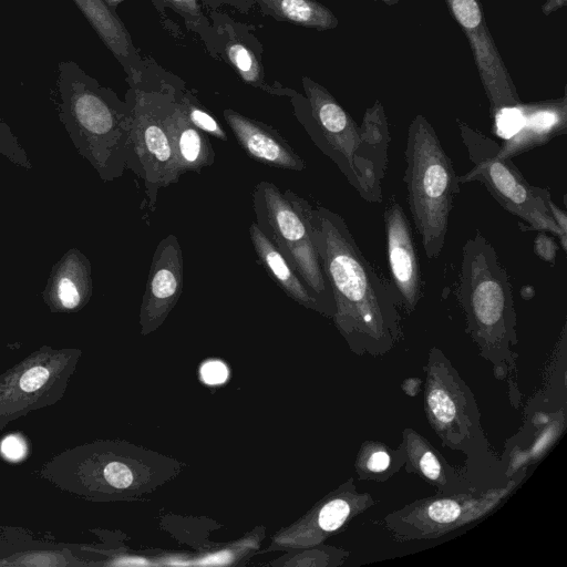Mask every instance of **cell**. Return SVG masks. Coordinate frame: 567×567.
Listing matches in <instances>:
<instances>
[{
	"label": "cell",
	"instance_id": "27",
	"mask_svg": "<svg viewBox=\"0 0 567 567\" xmlns=\"http://www.w3.org/2000/svg\"><path fill=\"white\" fill-rule=\"evenodd\" d=\"M49 379V371L37 365L25 371L20 379V388L25 392L39 390Z\"/></svg>",
	"mask_w": 567,
	"mask_h": 567
},
{
	"label": "cell",
	"instance_id": "33",
	"mask_svg": "<svg viewBox=\"0 0 567 567\" xmlns=\"http://www.w3.org/2000/svg\"><path fill=\"white\" fill-rule=\"evenodd\" d=\"M566 2L567 0H547L540 9L544 16H549L558 9L564 8Z\"/></svg>",
	"mask_w": 567,
	"mask_h": 567
},
{
	"label": "cell",
	"instance_id": "8",
	"mask_svg": "<svg viewBox=\"0 0 567 567\" xmlns=\"http://www.w3.org/2000/svg\"><path fill=\"white\" fill-rule=\"evenodd\" d=\"M466 35L494 117L520 103L514 82L485 22L480 0H444Z\"/></svg>",
	"mask_w": 567,
	"mask_h": 567
},
{
	"label": "cell",
	"instance_id": "4",
	"mask_svg": "<svg viewBox=\"0 0 567 567\" xmlns=\"http://www.w3.org/2000/svg\"><path fill=\"white\" fill-rule=\"evenodd\" d=\"M456 295L481 346L505 348L515 340L512 285L495 248L480 230L463 245Z\"/></svg>",
	"mask_w": 567,
	"mask_h": 567
},
{
	"label": "cell",
	"instance_id": "10",
	"mask_svg": "<svg viewBox=\"0 0 567 567\" xmlns=\"http://www.w3.org/2000/svg\"><path fill=\"white\" fill-rule=\"evenodd\" d=\"M183 252L177 237L167 235L153 254L142 301V320L154 327L172 310L183 292Z\"/></svg>",
	"mask_w": 567,
	"mask_h": 567
},
{
	"label": "cell",
	"instance_id": "5",
	"mask_svg": "<svg viewBox=\"0 0 567 567\" xmlns=\"http://www.w3.org/2000/svg\"><path fill=\"white\" fill-rule=\"evenodd\" d=\"M462 142L473 167L460 177L461 184L478 182L508 213L524 220L523 230H544L558 237L564 251L567 239L549 213L551 198L546 188L530 185L511 158L497 155L499 145L492 138L457 120Z\"/></svg>",
	"mask_w": 567,
	"mask_h": 567
},
{
	"label": "cell",
	"instance_id": "25",
	"mask_svg": "<svg viewBox=\"0 0 567 567\" xmlns=\"http://www.w3.org/2000/svg\"><path fill=\"white\" fill-rule=\"evenodd\" d=\"M557 250L558 245L547 235V231L539 230L534 240V251L537 257L554 266Z\"/></svg>",
	"mask_w": 567,
	"mask_h": 567
},
{
	"label": "cell",
	"instance_id": "21",
	"mask_svg": "<svg viewBox=\"0 0 567 567\" xmlns=\"http://www.w3.org/2000/svg\"><path fill=\"white\" fill-rule=\"evenodd\" d=\"M0 154L14 165L32 168V163L9 125L0 116Z\"/></svg>",
	"mask_w": 567,
	"mask_h": 567
},
{
	"label": "cell",
	"instance_id": "17",
	"mask_svg": "<svg viewBox=\"0 0 567 567\" xmlns=\"http://www.w3.org/2000/svg\"><path fill=\"white\" fill-rule=\"evenodd\" d=\"M107 49L135 79L134 59L130 34L104 0H73Z\"/></svg>",
	"mask_w": 567,
	"mask_h": 567
},
{
	"label": "cell",
	"instance_id": "30",
	"mask_svg": "<svg viewBox=\"0 0 567 567\" xmlns=\"http://www.w3.org/2000/svg\"><path fill=\"white\" fill-rule=\"evenodd\" d=\"M390 456L385 451H375L367 460V467L369 471L379 473L385 471L390 465Z\"/></svg>",
	"mask_w": 567,
	"mask_h": 567
},
{
	"label": "cell",
	"instance_id": "11",
	"mask_svg": "<svg viewBox=\"0 0 567 567\" xmlns=\"http://www.w3.org/2000/svg\"><path fill=\"white\" fill-rule=\"evenodd\" d=\"M359 127L361 144L355 158V171L361 186L359 195L368 203H381L391 135L380 101L365 110Z\"/></svg>",
	"mask_w": 567,
	"mask_h": 567
},
{
	"label": "cell",
	"instance_id": "7",
	"mask_svg": "<svg viewBox=\"0 0 567 567\" xmlns=\"http://www.w3.org/2000/svg\"><path fill=\"white\" fill-rule=\"evenodd\" d=\"M302 83L307 101L302 112H298L299 121L315 145L360 194V179L355 171L361 144L359 125L323 86L308 78H303Z\"/></svg>",
	"mask_w": 567,
	"mask_h": 567
},
{
	"label": "cell",
	"instance_id": "29",
	"mask_svg": "<svg viewBox=\"0 0 567 567\" xmlns=\"http://www.w3.org/2000/svg\"><path fill=\"white\" fill-rule=\"evenodd\" d=\"M1 451L7 457L18 460L24 455L25 445L20 437L10 435L2 441Z\"/></svg>",
	"mask_w": 567,
	"mask_h": 567
},
{
	"label": "cell",
	"instance_id": "9",
	"mask_svg": "<svg viewBox=\"0 0 567 567\" xmlns=\"http://www.w3.org/2000/svg\"><path fill=\"white\" fill-rule=\"evenodd\" d=\"M383 221L388 262L400 303L413 312L422 298V277L412 228L402 206L394 199L385 207Z\"/></svg>",
	"mask_w": 567,
	"mask_h": 567
},
{
	"label": "cell",
	"instance_id": "16",
	"mask_svg": "<svg viewBox=\"0 0 567 567\" xmlns=\"http://www.w3.org/2000/svg\"><path fill=\"white\" fill-rule=\"evenodd\" d=\"M249 235L258 264L264 267L268 276L298 303L327 315L317 295L256 223L250 225Z\"/></svg>",
	"mask_w": 567,
	"mask_h": 567
},
{
	"label": "cell",
	"instance_id": "20",
	"mask_svg": "<svg viewBox=\"0 0 567 567\" xmlns=\"http://www.w3.org/2000/svg\"><path fill=\"white\" fill-rule=\"evenodd\" d=\"M188 121L206 135H210L220 141H227V134L219 122L205 109H203L192 96L185 95L179 99Z\"/></svg>",
	"mask_w": 567,
	"mask_h": 567
},
{
	"label": "cell",
	"instance_id": "35",
	"mask_svg": "<svg viewBox=\"0 0 567 567\" xmlns=\"http://www.w3.org/2000/svg\"><path fill=\"white\" fill-rule=\"evenodd\" d=\"M382 1H384L388 4H394L398 2V0H382Z\"/></svg>",
	"mask_w": 567,
	"mask_h": 567
},
{
	"label": "cell",
	"instance_id": "32",
	"mask_svg": "<svg viewBox=\"0 0 567 567\" xmlns=\"http://www.w3.org/2000/svg\"><path fill=\"white\" fill-rule=\"evenodd\" d=\"M172 7L186 12L188 14L198 17L200 13V8L197 3V0H164Z\"/></svg>",
	"mask_w": 567,
	"mask_h": 567
},
{
	"label": "cell",
	"instance_id": "6",
	"mask_svg": "<svg viewBox=\"0 0 567 567\" xmlns=\"http://www.w3.org/2000/svg\"><path fill=\"white\" fill-rule=\"evenodd\" d=\"M256 224L282 252L317 295L327 316L334 315V301L312 240L307 203L291 189L284 193L271 182H259L251 194Z\"/></svg>",
	"mask_w": 567,
	"mask_h": 567
},
{
	"label": "cell",
	"instance_id": "14",
	"mask_svg": "<svg viewBox=\"0 0 567 567\" xmlns=\"http://www.w3.org/2000/svg\"><path fill=\"white\" fill-rule=\"evenodd\" d=\"M164 126L174 153L177 181L187 172L199 174L204 167L214 164L215 152L208 135L188 121L179 100H172Z\"/></svg>",
	"mask_w": 567,
	"mask_h": 567
},
{
	"label": "cell",
	"instance_id": "1",
	"mask_svg": "<svg viewBox=\"0 0 567 567\" xmlns=\"http://www.w3.org/2000/svg\"><path fill=\"white\" fill-rule=\"evenodd\" d=\"M306 209L339 329L359 347H389L401 332L393 284L369 262L342 216L309 202Z\"/></svg>",
	"mask_w": 567,
	"mask_h": 567
},
{
	"label": "cell",
	"instance_id": "26",
	"mask_svg": "<svg viewBox=\"0 0 567 567\" xmlns=\"http://www.w3.org/2000/svg\"><path fill=\"white\" fill-rule=\"evenodd\" d=\"M417 468L429 480L440 482L442 480V465L436 455L429 450L417 455Z\"/></svg>",
	"mask_w": 567,
	"mask_h": 567
},
{
	"label": "cell",
	"instance_id": "31",
	"mask_svg": "<svg viewBox=\"0 0 567 567\" xmlns=\"http://www.w3.org/2000/svg\"><path fill=\"white\" fill-rule=\"evenodd\" d=\"M547 206H548L549 213L551 215V218L554 219V221L556 223L558 228L561 230V233L565 236H567V217H566V213L563 209H560L553 202L551 198L548 199Z\"/></svg>",
	"mask_w": 567,
	"mask_h": 567
},
{
	"label": "cell",
	"instance_id": "28",
	"mask_svg": "<svg viewBox=\"0 0 567 567\" xmlns=\"http://www.w3.org/2000/svg\"><path fill=\"white\" fill-rule=\"evenodd\" d=\"M200 375L203 381L207 384H220L226 381L228 377V369L220 361H208L203 364Z\"/></svg>",
	"mask_w": 567,
	"mask_h": 567
},
{
	"label": "cell",
	"instance_id": "12",
	"mask_svg": "<svg viewBox=\"0 0 567 567\" xmlns=\"http://www.w3.org/2000/svg\"><path fill=\"white\" fill-rule=\"evenodd\" d=\"M519 127L499 145L497 155L513 158L538 146H543L554 137L565 135L567 131V99L536 103H519Z\"/></svg>",
	"mask_w": 567,
	"mask_h": 567
},
{
	"label": "cell",
	"instance_id": "24",
	"mask_svg": "<svg viewBox=\"0 0 567 567\" xmlns=\"http://www.w3.org/2000/svg\"><path fill=\"white\" fill-rule=\"evenodd\" d=\"M104 476L110 485L117 488L128 487L133 482L131 470L120 462L109 463L104 468Z\"/></svg>",
	"mask_w": 567,
	"mask_h": 567
},
{
	"label": "cell",
	"instance_id": "15",
	"mask_svg": "<svg viewBox=\"0 0 567 567\" xmlns=\"http://www.w3.org/2000/svg\"><path fill=\"white\" fill-rule=\"evenodd\" d=\"M91 295V264L80 250L70 249L52 268L43 298L52 310L71 311L83 307Z\"/></svg>",
	"mask_w": 567,
	"mask_h": 567
},
{
	"label": "cell",
	"instance_id": "18",
	"mask_svg": "<svg viewBox=\"0 0 567 567\" xmlns=\"http://www.w3.org/2000/svg\"><path fill=\"white\" fill-rule=\"evenodd\" d=\"M261 8L278 20L319 30L333 29L338 19L316 0H257Z\"/></svg>",
	"mask_w": 567,
	"mask_h": 567
},
{
	"label": "cell",
	"instance_id": "2",
	"mask_svg": "<svg viewBox=\"0 0 567 567\" xmlns=\"http://www.w3.org/2000/svg\"><path fill=\"white\" fill-rule=\"evenodd\" d=\"M60 120L73 145L103 182L126 169L131 113L74 61L59 64Z\"/></svg>",
	"mask_w": 567,
	"mask_h": 567
},
{
	"label": "cell",
	"instance_id": "3",
	"mask_svg": "<svg viewBox=\"0 0 567 567\" xmlns=\"http://www.w3.org/2000/svg\"><path fill=\"white\" fill-rule=\"evenodd\" d=\"M403 182L411 218L429 260L436 259L445 245L460 177L440 138L421 114L411 121L404 151Z\"/></svg>",
	"mask_w": 567,
	"mask_h": 567
},
{
	"label": "cell",
	"instance_id": "23",
	"mask_svg": "<svg viewBox=\"0 0 567 567\" xmlns=\"http://www.w3.org/2000/svg\"><path fill=\"white\" fill-rule=\"evenodd\" d=\"M425 513L427 518L434 523L449 524L460 516L461 506L451 499H440L431 503Z\"/></svg>",
	"mask_w": 567,
	"mask_h": 567
},
{
	"label": "cell",
	"instance_id": "19",
	"mask_svg": "<svg viewBox=\"0 0 567 567\" xmlns=\"http://www.w3.org/2000/svg\"><path fill=\"white\" fill-rule=\"evenodd\" d=\"M226 54L243 81L256 86L262 83V68L254 52L245 44L238 41L230 42L226 48Z\"/></svg>",
	"mask_w": 567,
	"mask_h": 567
},
{
	"label": "cell",
	"instance_id": "13",
	"mask_svg": "<svg viewBox=\"0 0 567 567\" xmlns=\"http://www.w3.org/2000/svg\"><path fill=\"white\" fill-rule=\"evenodd\" d=\"M224 117L250 158L281 169L301 172L306 168L305 161L272 127L230 109L224 111Z\"/></svg>",
	"mask_w": 567,
	"mask_h": 567
},
{
	"label": "cell",
	"instance_id": "22",
	"mask_svg": "<svg viewBox=\"0 0 567 567\" xmlns=\"http://www.w3.org/2000/svg\"><path fill=\"white\" fill-rule=\"evenodd\" d=\"M350 514L349 504L341 498L327 503L320 511L318 523L326 532L338 529Z\"/></svg>",
	"mask_w": 567,
	"mask_h": 567
},
{
	"label": "cell",
	"instance_id": "34",
	"mask_svg": "<svg viewBox=\"0 0 567 567\" xmlns=\"http://www.w3.org/2000/svg\"><path fill=\"white\" fill-rule=\"evenodd\" d=\"M104 1H106L110 4H116V3H118V2H121L123 0H104Z\"/></svg>",
	"mask_w": 567,
	"mask_h": 567
}]
</instances>
